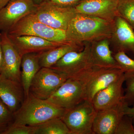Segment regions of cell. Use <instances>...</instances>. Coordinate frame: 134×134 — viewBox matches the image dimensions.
<instances>
[{"mask_svg":"<svg viewBox=\"0 0 134 134\" xmlns=\"http://www.w3.org/2000/svg\"><path fill=\"white\" fill-rule=\"evenodd\" d=\"M113 21L77 13L66 30L68 42L85 44L104 39H110Z\"/></svg>","mask_w":134,"mask_h":134,"instance_id":"cell-1","label":"cell"},{"mask_svg":"<svg viewBox=\"0 0 134 134\" xmlns=\"http://www.w3.org/2000/svg\"><path fill=\"white\" fill-rule=\"evenodd\" d=\"M66 110L29 93L20 108L14 113L12 125L36 126L53 118H61Z\"/></svg>","mask_w":134,"mask_h":134,"instance_id":"cell-2","label":"cell"},{"mask_svg":"<svg viewBox=\"0 0 134 134\" xmlns=\"http://www.w3.org/2000/svg\"><path fill=\"white\" fill-rule=\"evenodd\" d=\"M124 74V71L120 69L94 66L73 78L77 79L83 84L86 92V99L91 102L96 93Z\"/></svg>","mask_w":134,"mask_h":134,"instance_id":"cell-3","label":"cell"},{"mask_svg":"<svg viewBox=\"0 0 134 134\" xmlns=\"http://www.w3.org/2000/svg\"><path fill=\"white\" fill-rule=\"evenodd\" d=\"M7 32L16 36H36L58 43L69 42L67 41L66 31L54 29L44 24L32 13L18 22Z\"/></svg>","mask_w":134,"mask_h":134,"instance_id":"cell-4","label":"cell"},{"mask_svg":"<svg viewBox=\"0 0 134 134\" xmlns=\"http://www.w3.org/2000/svg\"><path fill=\"white\" fill-rule=\"evenodd\" d=\"M97 112L91 101L85 99L66 110L61 119L71 134H93L92 127Z\"/></svg>","mask_w":134,"mask_h":134,"instance_id":"cell-5","label":"cell"},{"mask_svg":"<svg viewBox=\"0 0 134 134\" xmlns=\"http://www.w3.org/2000/svg\"><path fill=\"white\" fill-rule=\"evenodd\" d=\"M32 13L44 24L54 29L65 31L77 14L75 7H61L46 1L37 4Z\"/></svg>","mask_w":134,"mask_h":134,"instance_id":"cell-6","label":"cell"},{"mask_svg":"<svg viewBox=\"0 0 134 134\" xmlns=\"http://www.w3.org/2000/svg\"><path fill=\"white\" fill-rule=\"evenodd\" d=\"M94 66L91 54V43L85 44L82 51L67 53L50 68L72 78Z\"/></svg>","mask_w":134,"mask_h":134,"instance_id":"cell-7","label":"cell"},{"mask_svg":"<svg viewBox=\"0 0 134 134\" xmlns=\"http://www.w3.org/2000/svg\"><path fill=\"white\" fill-rule=\"evenodd\" d=\"M68 79L65 75L50 68H41L32 81L29 93L47 100Z\"/></svg>","mask_w":134,"mask_h":134,"instance_id":"cell-8","label":"cell"},{"mask_svg":"<svg viewBox=\"0 0 134 134\" xmlns=\"http://www.w3.org/2000/svg\"><path fill=\"white\" fill-rule=\"evenodd\" d=\"M85 99L86 92L83 84L77 79L69 78L47 100L68 110Z\"/></svg>","mask_w":134,"mask_h":134,"instance_id":"cell-9","label":"cell"},{"mask_svg":"<svg viewBox=\"0 0 134 134\" xmlns=\"http://www.w3.org/2000/svg\"><path fill=\"white\" fill-rule=\"evenodd\" d=\"M37 4L31 0H12L0 10V30L7 32L25 17L33 13Z\"/></svg>","mask_w":134,"mask_h":134,"instance_id":"cell-10","label":"cell"},{"mask_svg":"<svg viewBox=\"0 0 134 134\" xmlns=\"http://www.w3.org/2000/svg\"><path fill=\"white\" fill-rule=\"evenodd\" d=\"M1 43L3 60L0 75L8 79L21 83L22 57L11 42L7 32H1Z\"/></svg>","mask_w":134,"mask_h":134,"instance_id":"cell-11","label":"cell"},{"mask_svg":"<svg viewBox=\"0 0 134 134\" xmlns=\"http://www.w3.org/2000/svg\"><path fill=\"white\" fill-rule=\"evenodd\" d=\"M119 0H83L75 6L76 13L113 21L118 16Z\"/></svg>","mask_w":134,"mask_h":134,"instance_id":"cell-12","label":"cell"},{"mask_svg":"<svg viewBox=\"0 0 134 134\" xmlns=\"http://www.w3.org/2000/svg\"><path fill=\"white\" fill-rule=\"evenodd\" d=\"M124 74L94 96L91 102L96 111L112 108L124 101Z\"/></svg>","mask_w":134,"mask_h":134,"instance_id":"cell-13","label":"cell"},{"mask_svg":"<svg viewBox=\"0 0 134 134\" xmlns=\"http://www.w3.org/2000/svg\"><path fill=\"white\" fill-rule=\"evenodd\" d=\"M125 103L124 102L112 108L97 111L92 127L93 134H115L125 115Z\"/></svg>","mask_w":134,"mask_h":134,"instance_id":"cell-14","label":"cell"},{"mask_svg":"<svg viewBox=\"0 0 134 134\" xmlns=\"http://www.w3.org/2000/svg\"><path fill=\"white\" fill-rule=\"evenodd\" d=\"M110 44L115 53L118 52H133L134 50V30L121 17L117 16L113 21Z\"/></svg>","mask_w":134,"mask_h":134,"instance_id":"cell-15","label":"cell"},{"mask_svg":"<svg viewBox=\"0 0 134 134\" xmlns=\"http://www.w3.org/2000/svg\"><path fill=\"white\" fill-rule=\"evenodd\" d=\"M8 34L22 57L25 54L41 52L68 43L53 42L36 36Z\"/></svg>","mask_w":134,"mask_h":134,"instance_id":"cell-16","label":"cell"},{"mask_svg":"<svg viewBox=\"0 0 134 134\" xmlns=\"http://www.w3.org/2000/svg\"><path fill=\"white\" fill-rule=\"evenodd\" d=\"M0 99L14 113L20 108L25 99L21 82L0 75Z\"/></svg>","mask_w":134,"mask_h":134,"instance_id":"cell-17","label":"cell"},{"mask_svg":"<svg viewBox=\"0 0 134 134\" xmlns=\"http://www.w3.org/2000/svg\"><path fill=\"white\" fill-rule=\"evenodd\" d=\"M109 39H104L91 43V54L93 65L104 68H120L110 50Z\"/></svg>","mask_w":134,"mask_h":134,"instance_id":"cell-18","label":"cell"},{"mask_svg":"<svg viewBox=\"0 0 134 134\" xmlns=\"http://www.w3.org/2000/svg\"><path fill=\"white\" fill-rule=\"evenodd\" d=\"M41 68L39 62V53L25 54L22 56L21 81L25 98L29 96L32 79Z\"/></svg>","mask_w":134,"mask_h":134,"instance_id":"cell-19","label":"cell"},{"mask_svg":"<svg viewBox=\"0 0 134 134\" xmlns=\"http://www.w3.org/2000/svg\"><path fill=\"white\" fill-rule=\"evenodd\" d=\"M85 44L68 42L54 48L39 53L41 68H50L66 54L71 51L83 50Z\"/></svg>","mask_w":134,"mask_h":134,"instance_id":"cell-20","label":"cell"},{"mask_svg":"<svg viewBox=\"0 0 134 134\" xmlns=\"http://www.w3.org/2000/svg\"><path fill=\"white\" fill-rule=\"evenodd\" d=\"M35 134H71L61 118L51 119L36 126Z\"/></svg>","mask_w":134,"mask_h":134,"instance_id":"cell-21","label":"cell"},{"mask_svg":"<svg viewBox=\"0 0 134 134\" xmlns=\"http://www.w3.org/2000/svg\"><path fill=\"white\" fill-rule=\"evenodd\" d=\"M117 13L134 30V0H119Z\"/></svg>","mask_w":134,"mask_h":134,"instance_id":"cell-22","label":"cell"},{"mask_svg":"<svg viewBox=\"0 0 134 134\" xmlns=\"http://www.w3.org/2000/svg\"><path fill=\"white\" fill-rule=\"evenodd\" d=\"M14 122V113L0 99V134H3Z\"/></svg>","mask_w":134,"mask_h":134,"instance_id":"cell-23","label":"cell"},{"mask_svg":"<svg viewBox=\"0 0 134 134\" xmlns=\"http://www.w3.org/2000/svg\"><path fill=\"white\" fill-rule=\"evenodd\" d=\"M124 76L126 86L124 101L130 106L134 104V71L124 73Z\"/></svg>","mask_w":134,"mask_h":134,"instance_id":"cell-24","label":"cell"},{"mask_svg":"<svg viewBox=\"0 0 134 134\" xmlns=\"http://www.w3.org/2000/svg\"><path fill=\"white\" fill-rule=\"evenodd\" d=\"M113 56L124 73L134 71V59L127 56L125 52H117Z\"/></svg>","mask_w":134,"mask_h":134,"instance_id":"cell-25","label":"cell"},{"mask_svg":"<svg viewBox=\"0 0 134 134\" xmlns=\"http://www.w3.org/2000/svg\"><path fill=\"white\" fill-rule=\"evenodd\" d=\"M131 117L125 115L118 125L115 134H134V126Z\"/></svg>","mask_w":134,"mask_h":134,"instance_id":"cell-26","label":"cell"},{"mask_svg":"<svg viewBox=\"0 0 134 134\" xmlns=\"http://www.w3.org/2000/svg\"><path fill=\"white\" fill-rule=\"evenodd\" d=\"M36 126L12 125L3 134H35Z\"/></svg>","mask_w":134,"mask_h":134,"instance_id":"cell-27","label":"cell"},{"mask_svg":"<svg viewBox=\"0 0 134 134\" xmlns=\"http://www.w3.org/2000/svg\"><path fill=\"white\" fill-rule=\"evenodd\" d=\"M61 7H75L83 0H44Z\"/></svg>","mask_w":134,"mask_h":134,"instance_id":"cell-28","label":"cell"},{"mask_svg":"<svg viewBox=\"0 0 134 134\" xmlns=\"http://www.w3.org/2000/svg\"><path fill=\"white\" fill-rule=\"evenodd\" d=\"M124 114L125 115L131 117L134 121V104L132 107H130L126 103L124 107Z\"/></svg>","mask_w":134,"mask_h":134,"instance_id":"cell-29","label":"cell"},{"mask_svg":"<svg viewBox=\"0 0 134 134\" xmlns=\"http://www.w3.org/2000/svg\"><path fill=\"white\" fill-rule=\"evenodd\" d=\"M3 60V52L1 43V32H0V72L2 68Z\"/></svg>","mask_w":134,"mask_h":134,"instance_id":"cell-30","label":"cell"},{"mask_svg":"<svg viewBox=\"0 0 134 134\" xmlns=\"http://www.w3.org/2000/svg\"><path fill=\"white\" fill-rule=\"evenodd\" d=\"M12 0H0V10L5 7Z\"/></svg>","mask_w":134,"mask_h":134,"instance_id":"cell-31","label":"cell"},{"mask_svg":"<svg viewBox=\"0 0 134 134\" xmlns=\"http://www.w3.org/2000/svg\"><path fill=\"white\" fill-rule=\"evenodd\" d=\"M34 3L36 4H39L43 2L44 0H31Z\"/></svg>","mask_w":134,"mask_h":134,"instance_id":"cell-32","label":"cell"},{"mask_svg":"<svg viewBox=\"0 0 134 134\" xmlns=\"http://www.w3.org/2000/svg\"><path fill=\"white\" fill-rule=\"evenodd\" d=\"M133 54H134V50L133 51Z\"/></svg>","mask_w":134,"mask_h":134,"instance_id":"cell-33","label":"cell"},{"mask_svg":"<svg viewBox=\"0 0 134 134\" xmlns=\"http://www.w3.org/2000/svg\"></svg>","mask_w":134,"mask_h":134,"instance_id":"cell-34","label":"cell"}]
</instances>
